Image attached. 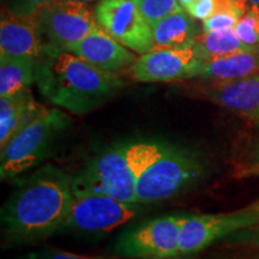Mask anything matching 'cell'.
Returning <instances> with one entry per match:
<instances>
[{
	"label": "cell",
	"instance_id": "cell-21",
	"mask_svg": "<svg viewBox=\"0 0 259 259\" xmlns=\"http://www.w3.org/2000/svg\"><path fill=\"white\" fill-rule=\"evenodd\" d=\"M145 21L153 27L166 16L181 9L179 0H136Z\"/></svg>",
	"mask_w": 259,
	"mask_h": 259
},
{
	"label": "cell",
	"instance_id": "cell-8",
	"mask_svg": "<svg viewBox=\"0 0 259 259\" xmlns=\"http://www.w3.org/2000/svg\"><path fill=\"white\" fill-rule=\"evenodd\" d=\"M45 45L67 51L99 28L95 14L85 3L53 0L34 16Z\"/></svg>",
	"mask_w": 259,
	"mask_h": 259
},
{
	"label": "cell",
	"instance_id": "cell-29",
	"mask_svg": "<svg viewBox=\"0 0 259 259\" xmlns=\"http://www.w3.org/2000/svg\"><path fill=\"white\" fill-rule=\"evenodd\" d=\"M248 3H250L251 5H255V6H259V0H247Z\"/></svg>",
	"mask_w": 259,
	"mask_h": 259
},
{
	"label": "cell",
	"instance_id": "cell-33",
	"mask_svg": "<svg viewBox=\"0 0 259 259\" xmlns=\"http://www.w3.org/2000/svg\"><path fill=\"white\" fill-rule=\"evenodd\" d=\"M258 259H259V258H258Z\"/></svg>",
	"mask_w": 259,
	"mask_h": 259
},
{
	"label": "cell",
	"instance_id": "cell-25",
	"mask_svg": "<svg viewBox=\"0 0 259 259\" xmlns=\"http://www.w3.org/2000/svg\"><path fill=\"white\" fill-rule=\"evenodd\" d=\"M225 240L228 244L246 246V247L259 250V225L241 229V231L229 235Z\"/></svg>",
	"mask_w": 259,
	"mask_h": 259
},
{
	"label": "cell",
	"instance_id": "cell-30",
	"mask_svg": "<svg viewBox=\"0 0 259 259\" xmlns=\"http://www.w3.org/2000/svg\"><path fill=\"white\" fill-rule=\"evenodd\" d=\"M77 2H82V3H85V4H89V3H94L96 2V0H77Z\"/></svg>",
	"mask_w": 259,
	"mask_h": 259
},
{
	"label": "cell",
	"instance_id": "cell-20",
	"mask_svg": "<svg viewBox=\"0 0 259 259\" xmlns=\"http://www.w3.org/2000/svg\"><path fill=\"white\" fill-rule=\"evenodd\" d=\"M234 31L250 50L259 52V6L252 5L235 25Z\"/></svg>",
	"mask_w": 259,
	"mask_h": 259
},
{
	"label": "cell",
	"instance_id": "cell-17",
	"mask_svg": "<svg viewBox=\"0 0 259 259\" xmlns=\"http://www.w3.org/2000/svg\"><path fill=\"white\" fill-rule=\"evenodd\" d=\"M151 29L154 48L190 46L199 34L196 19L183 8L162 18Z\"/></svg>",
	"mask_w": 259,
	"mask_h": 259
},
{
	"label": "cell",
	"instance_id": "cell-13",
	"mask_svg": "<svg viewBox=\"0 0 259 259\" xmlns=\"http://www.w3.org/2000/svg\"><path fill=\"white\" fill-rule=\"evenodd\" d=\"M203 95L210 102L252 119L259 125V76L212 82L203 88Z\"/></svg>",
	"mask_w": 259,
	"mask_h": 259
},
{
	"label": "cell",
	"instance_id": "cell-10",
	"mask_svg": "<svg viewBox=\"0 0 259 259\" xmlns=\"http://www.w3.org/2000/svg\"><path fill=\"white\" fill-rule=\"evenodd\" d=\"M94 14L103 31L135 53L144 54L154 48L153 29L136 0H100Z\"/></svg>",
	"mask_w": 259,
	"mask_h": 259
},
{
	"label": "cell",
	"instance_id": "cell-14",
	"mask_svg": "<svg viewBox=\"0 0 259 259\" xmlns=\"http://www.w3.org/2000/svg\"><path fill=\"white\" fill-rule=\"evenodd\" d=\"M45 48L34 17H17L3 10L0 22V56L37 59Z\"/></svg>",
	"mask_w": 259,
	"mask_h": 259
},
{
	"label": "cell",
	"instance_id": "cell-9",
	"mask_svg": "<svg viewBox=\"0 0 259 259\" xmlns=\"http://www.w3.org/2000/svg\"><path fill=\"white\" fill-rule=\"evenodd\" d=\"M259 225V200L225 213H189L180 234V257L196 254L229 235Z\"/></svg>",
	"mask_w": 259,
	"mask_h": 259
},
{
	"label": "cell",
	"instance_id": "cell-6",
	"mask_svg": "<svg viewBox=\"0 0 259 259\" xmlns=\"http://www.w3.org/2000/svg\"><path fill=\"white\" fill-rule=\"evenodd\" d=\"M187 215H166L132 227L116 238L113 253L130 259L180 257V234Z\"/></svg>",
	"mask_w": 259,
	"mask_h": 259
},
{
	"label": "cell",
	"instance_id": "cell-24",
	"mask_svg": "<svg viewBox=\"0 0 259 259\" xmlns=\"http://www.w3.org/2000/svg\"><path fill=\"white\" fill-rule=\"evenodd\" d=\"M38 259H130L119 257V255H84L77 254L73 252H69L53 246H45L38 252Z\"/></svg>",
	"mask_w": 259,
	"mask_h": 259
},
{
	"label": "cell",
	"instance_id": "cell-31",
	"mask_svg": "<svg viewBox=\"0 0 259 259\" xmlns=\"http://www.w3.org/2000/svg\"><path fill=\"white\" fill-rule=\"evenodd\" d=\"M255 176H259V170L257 171V173H255Z\"/></svg>",
	"mask_w": 259,
	"mask_h": 259
},
{
	"label": "cell",
	"instance_id": "cell-16",
	"mask_svg": "<svg viewBox=\"0 0 259 259\" xmlns=\"http://www.w3.org/2000/svg\"><path fill=\"white\" fill-rule=\"evenodd\" d=\"M259 72V52H238L203 60L197 73L211 82H228L246 78Z\"/></svg>",
	"mask_w": 259,
	"mask_h": 259
},
{
	"label": "cell",
	"instance_id": "cell-11",
	"mask_svg": "<svg viewBox=\"0 0 259 259\" xmlns=\"http://www.w3.org/2000/svg\"><path fill=\"white\" fill-rule=\"evenodd\" d=\"M202 61L193 45L155 47L136 59L130 73L143 83L176 82L197 77Z\"/></svg>",
	"mask_w": 259,
	"mask_h": 259
},
{
	"label": "cell",
	"instance_id": "cell-4",
	"mask_svg": "<svg viewBox=\"0 0 259 259\" xmlns=\"http://www.w3.org/2000/svg\"><path fill=\"white\" fill-rule=\"evenodd\" d=\"M71 125L70 116L60 108H45L34 120L2 148L0 178L2 181L18 178L48 157L53 145Z\"/></svg>",
	"mask_w": 259,
	"mask_h": 259
},
{
	"label": "cell",
	"instance_id": "cell-28",
	"mask_svg": "<svg viewBox=\"0 0 259 259\" xmlns=\"http://www.w3.org/2000/svg\"><path fill=\"white\" fill-rule=\"evenodd\" d=\"M193 2H194V0H179V4H180L181 8L185 10L187 6H190Z\"/></svg>",
	"mask_w": 259,
	"mask_h": 259
},
{
	"label": "cell",
	"instance_id": "cell-7",
	"mask_svg": "<svg viewBox=\"0 0 259 259\" xmlns=\"http://www.w3.org/2000/svg\"><path fill=\"white\" fill-rule=\"evenodd\" d=\"M141 205L120 202L106 194L72 185L70 211L63 231L92 234L112 232L132 221L143 210Z\"/></svg>",
	"mask_w": 259,
	"mask_h": 259
},
{
	"label": "cell",
	"instance_id": "cell-23",
	"mask_svg": "<svg viewBox=\"0 0 259 259\" xmlns=\"http://www.w3.org/2000/svg\"><path fill=\"white\" fill-rule=\"evenodd\" d=\"M229 2L232 0H194L185 10L196 21L204 22Z\"/></svg>",
	"mask_w": 259,
	"mask_h": 259
},
{
	"label": "cell",
	"instance_id": "cell-26",
	"mask_svg": "<svg viewBox=\"0 0 259 259\" xmlns=\"http://www.w3.org/2000/svg\"><path fill=\"white\" fill-rule=\"evenodd\" d=\"M259 170V135L255 141L248 148L247 154L245 156L244 163L240 166L239 176L241 177H252Z\"/></svg>",
	"mask_w": 259,
	"mask_h": 259
},
{
	"label": "cell",
	"instance_id": "cell-1",
	"mask_svg": "<svg viewBox=\"0 0 259 259\" xmlns=\"http://www.w3.org/2000/svg\"><path fill=\"white\" fill-rule=\"evenodd\" d=\"M72 199V178L52 164L21 180L2 209L3 234L14 245L42 241L63 231Z\"/></svg>",
	"mask_w": 259,
	"mask_h": 259
},
{
	"label": "cell",
	"instance_id": "cell-18",
	"mask_svg": "<svg viewBox=\"0 0 259 259\" xmlns=\"http://www.w3.org/2000/svg\"><path fill=\"white\" fill-rule=\"evenodd\" d=\"M36 59L0 56V97L12 95L35 82Z\"/></svg>",
	"mask_w": 259,
	"mask_h": 259
},
{
	"label": "cell",
	"instance_id": "cell-3",
	"mask_svg": "<svg viewBox=\"0 0 259 259\" xmlns=\"http://www.w3.org/2000/svg\"><path fill=\"white\" fill-rule=\"evenodd\" d=\"M138 204L176 197L205 177V166L192 151L163 141L128 142Z\"/></svg>",
	"mask_w": 259,
	"mask_h": 259
},
{
	"label": "cell",
	"instance_id": "cell-22",
	"mask_svg": "<svg viewBox=\"0 0 259 259\" xmlns=\"http://www.w3.org/2000/svg\"><path fill=\"white\" fill-rule=\"evenodd\" d=\"M53 0H4L5 11L17 17H34L42 6Z\"/></svg>",
	"mask_w": 259,
	"mask_h": 259
},
{
	"label": "cell",
	"instance_id": "cell-15",
	"mask_svg": "<svg viewBox=\"0 0 259 259\" xmlns=\"http://www.w3.org/2000/svg\"><path fill=\"white\" fill-rule=\"evenodd\" d=\"M44 111L29 88L0 97V149Z\"/></svg>",
	"mask_w": 259,
	"mask_h": 259
},
{
	"label": "cell",
	"instance_id": "cell-27",
	"mask_svg": "<svg viewBox=\"0 0 259 259\" xmlns=\"http://www.w3.org/2000/svg\"><path fill=\"white\" fill-rule=\"evenodd\" d=\"M11 259H38V253H28L25 255H21V257H16Z\"/></svg>",
	"mask_w": 259,
	"mask_h": 259
},
{
	"label": "cell",
	"instance_id": "cell-32",
	"mask_svg": "<svg viewBox=\"0 0 259 259\" xmlns=\"http://www.w3.org/2000/svg\"><path fill=\"white\" fill-rule=\"evenodd\" d=\"M3 2H4V0H3Z\"/></svg>",
	"mask_w": 259,
	"mask_h": 259
},
{
	"label": "cell",
	"instance_id": "cell-12",
	"mask_svg": "<svg viewBox=\"0 0 259 259\" xmlns=\"http://www.w3.org/2000/svg\"><path fill=\"white\" fill-rule=\"evenodd\" d=\"M67 52L82 58L97 69L111 73L131 67L137 59L134 52L109 36L100 27L82 41L71 46Z\"/></svg>",
	"mask_w": 259,
	"mask_h": 259
},
{
	"label": "cell",
	"instance_id": "cell-2",
	"mask_svg": "<svg viewBox=\"0 0 259 259\" xmlns=\"http://www.w3.org/2000/svg\"><path fill=\"white\" fill-rule=\"evenodd\" d=\"M35 83L52 105L76 115L100 108L124 87L116 73L97 69L71 52L48 45L36 59Z\"/></svg>",
	"mask_w": 259,
	"mask_h": 259
},
{
	"label": "cell",
	"instance_id": "cell-19",
	"mask_svg": "<svg viewBox=\"0 0 259 259\" xmlns=\"http://www.w3.org/2000/svg\"><path fill=\"white\" fill-rule=\"evenodd\" d=\"M193 46L202 60L228 56L238 52H255L242 44L234 29L225 31L199 32L193 42Z\"/></svg>",
	"mask_w": 259,
	"mask_h": 259
},
{
	"label": "cell",
	"instance_id": "cell-5",
	"mask_svg": "<svg viewBox=\"0 0 259 259\" xmlns=\"http://www.w3.org/2000/svg\"><path fill=\"white\" fill-rule=\"evenodd\" d=\"M72 185L106 194L124 203L138 204L128 142L100 151L79 174L72 178Z\"/></svg>",
	"mask_w": 259,
	"mask_h": 259
}]
</instances>
